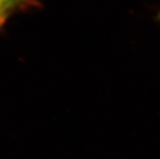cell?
<instances>
[{"label":"cell","instance_id":"obj_2","mask_svg":"<svg viewBox=\"0 0 160 159\" xmlns=\"http://www.w3.org/2000/svg\"><path fill=\"white\" fill-rule=\"evenodd\" d=\"M12 12V11L10 8H8L3 4L0 3V27L3 25L8 17Z\"/></svg>","mask_w":160,"mask_h":159},{"label":"cell","instance_id":"obj_3","mask_svg":"<svg viewBox=\"0 0 160 159\" xmlns=\"http://www.w3.org/2000/svg\"><path fill=\"white\" fill-rule=\"evenodd\" d=\"M156 19L160 22V12H158V14H157Z\"/></svg>","mask_w":160,"mask_h":159},{"label":"cell","instance_id":"obj_1","mask_svg":"<svg viewBox=\"0 0 160 159\" xmlns=\"http://www.w3.org/2000/svg\"><path fill=\"white\" fill-rule=\"evenodd\" d=\"M0 3L3 4L12 12L18 9H25V8L35 7L39 6L37 0H0Z\"/></svg>","mask_w":160,"mask_h":159}]
</instances>
